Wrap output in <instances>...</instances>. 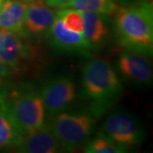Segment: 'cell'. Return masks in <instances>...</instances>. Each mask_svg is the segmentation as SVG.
Segmentation results:
<instances>
[{
	"label": "cell",
	"instance_id": "obj_1",
	"mask_svg": "<svg viewBox=\"0 0 153 153\" xmlns=\"http://www.w3.org/2000/svg\"><path fill=\"white\" fill-rule=\"evenodd\" d=\"M115 28L117 41L128 51L150 57L153 54V5L140 0L117 9Z\"/></svg>",
	"mask_w": 153,
	"mask_h": 153
},
{
	"label": "cell",
	"instance_id": "obj_2",
	"mask_svg": "<svg viewBox=\"0 0 153 153\" xmlns=\"http://www.w3.org/2000/svg\"><path fill=\"white\" fill-rule=\"evenodd\" d=\"M83 96L91 102L90 113L98 117L120 95L123 85L114 68L104 60L86 63L82 71Z\"/></svg>",
	"mask_w": 153,
	"mask_h": 153
},
{
	"label": "cell",
	"instance_id": "obj_3",
	"mask_svg": "<svg viewBox=\"0 0 153 153\" xmlns=\"http://www.w3.org/2000/svg\"><path fill=\"white\" fill-rule=\"evenodd\" d=\"M0 105L22 134L45 124L46 113L39 91L25 88L7 96L0 94Z\"/></svg>",
	"mask_w": 153,
	"mask_h": 153
},
{
	"label": "cell",
	"instance_id": "obj_4",
	"mask_svg": "<svg viewBox=\"0 0 153 153\" xmlns=\"http://www.w3.org/2000/svg\"><path fill=\"white\" fill-rule=\"evenodd\" d=\"M94 116L90 112L61 111L52 117L49 125L63 151L85 145L94 128Z\"/></svg>",
	"mask_w": 153,
	"mask_h": 153
},
{
	"label": "cell",
	"instance_id": "obj_5",
	"mask_svg": "<svg viewBox=\"0 0 153 153\" xmlns=\"http://www.w3.org/2000/svg\"><path fill=\"white\" fill-rule=\"evenodd\" d=\"M100 134L123 147H134L145 140L146 131L141 122L128 111H117L103 122Z\"/></svg>",
	"mask_w": 153,
	"mask_h": 153
},
{
	"label": "cell",
	"instance_id": "obj_6",
	"mask_svg": "<svg viewBox=\"0 0 153 153\" xmlns=\"http://www.w3.org/2000/svg\"><path fill=\"white\" fill-rule=\"evenodd\" d=\"M76 84L69 76H56L46 82L39 91L46 117L52 118L67 109L76 98Z\"/></svg>",
	"mask_w": 153,
	"mask_h": 153
},
{
	"label": "cell",
	"instance_id": "obj_7",
	"mask_svg": "<svg viewBox=\"0 0 153 153\" xmlns=\"http://www.w3.org/2000/svg\"><path fill=\"white\" fill-rule=\"evenodd\" d=\"M33 47L22 33L0 28V60L11 71H21L33 60Z\"/></svg>",
	"mask_w": 153,
	"mask_h": 153
},
{
	"label": "cell",
	"instance_id": "obj_8",
	"mask_svg": "<svg viewBox=\"0 0 153 153\" xmlns=\"http://www.w3.org/2000/svg\"><path fill=\"white\" fill-rule=\"evenodd\" d=\"M46 35L49 44L54 49L63 53L89 56L91 51L94 49L82 33L68 29L58 16L46 33Z\"/></svg>",
	"mask_w": 153,
	"mask_h": 153
},
{
	"label": "cell",
	"instance_id": "obj_9",
	"mask_svg": "<svg viewBox=\"0 0 153 153\" xmlns=\"http://www.w3.org/2000/svg\"><path fill=\"white\" fill-rule=\"evenodd\" d=\"M117 67L123 77L129 82L144 86L152 83V66L146 56L125 50L118 56Z\"/></svg>",
	"mask_w": 153,
	"mask_h": 153
},
{
	"label": "cell",
	"instance_id": "obj_10",
	"mask_svg": "<svg viewBox=\"0 0 153 153\" xmlns=\"http://www.w3.org/2000/svg\"><path fill=\"white\" fill-rule=\"evenodd\" d=\"M22 153H55L63 152L62 146L48 124L23 134L15 146Z\"/></svg>",
	"mask_w": 153,
	"mask_h": 153
},
{
	"label": "cell",
	"instance_id": "obj_11",
	"mask_svg": "<svg viewBox=\"0 0 153 153\" xmlns=\"http://www.w3.org/2000/svg\"><path fill=\"white\" fill-rule=\"evenodd\" d=\"M56 17L57 11L47 5L44 0H33L26 10L24 31L34 36L46 34Z\"/></svg>",
	"mask_w": 153,
	"mask_h": 153
},
{
	"label": "cell",
	"instance_id": "obj_12",
	"mask_svg": "<svg viewBox=\"0 0 153 153\" xmlns=\"http://www.w3.org/2000/svg\"><path fill=\"white\" fill-rule=\"evenodd\" d=\"M82 34L94 49L100 47L109 36L107 16L95 12H82Z\"/></svg>",
	"mask_w": 153,
	"mask_h": 153
},
{
	"label": "cell",
	"instance_id": "obj_13",
	"mask_svg": "<svg viewBox=\"0 0 153 153\" xmlns=\"http://www.w3.org/2000/svg\"><path fill=\"white\" fill-rule=\"evenodd\" d=\"M27 4L21 0H4L0 11V28L14 33H24Z\"/></svg>",
	"mask_w": 153,
	"mask_h": 153
},
{
	"label": "cell",
	"instance_id": "obj_14",
	"mask_svg": "<svg viewBox=\"0 0 153 153\" xmlns=\"http://www.w3.org/2000/svg\"><path fill=\"white\" fill-rule=\"evenodd\" d=\"M21 135L5 109L0 105V149L16 146Z\"/></svg>",
	"mask_w": 153,
	"mask_h": 153
},
{
	"label": "cell",
	"instance_id": "obj_15",
	"mask_svg": "<svg viewBox=\"0 0 153 153\" xmlns=\"http://www.w3.org/2000/svg\"><path fill=\"white\" fill-rule=\"evenodd\" d=\"M68 8L81 12H95L108 16L117 10L114 0H72Z\"/></svg>",
	"mask_w": 153,
	"mask_h": 153
},
{
	"label": "cell",
	"instance_id": "obj_16",
	"mask_svg": "<svg viewBox=\"0 0 153 153\" xmlns=\"http://www.w3.org/2000/svg\"><path fill=\"white\" fill-rule=\"evenodd\" d=\"M127 152V148L117 144L101 134L89 140L84 148V152L87 153H124Z\"/></svg>",
	"mask_w": 153,
	"mask_h": 153
},
{
	"label": "cell",
	"instance_id": "obj_17",
	"mask_svg": "<svg viewBox=\"0 0 153 153\" xmlns=\"http://www.w3.org/2000/svg\"><path fill=\"white\" fill-rule=\"evenodd\" d=\"M57 16L61 19L64 25L68 29L82 33L83 18L81 11L71 8H63L57 11Z\"/></svg>",
	"mask_w": 153,
	"mask_h": 153
},
{
	"label": "cell",
	"instance_id": "obj_18",
	"mask_svg": "<svg viewBox=\"0 0 153 153\" xmlns=\"http://www.w3.org/2000/svg\"><path fill=\"white\" fill-rule=\"evenodd\" d=\"M72 0H44L45 4L51 8H68L69 4L71 3Z\"/></svg>",
	"mask_w": 153,
	"mask_h": 153
},
{
	"label": "cell",
	"instance_id": "obj_19",
	"mask_svg": "<svg viewBox=\"0 0 153 153\" xmlns=\"http://www.w3.org/2000/svg\"><path fill=\"white\" fill-rule=\"evenodd\" d=\"M11 73H12V71L10 69L0 60V85L10 76Z\"/></svg>",
	"mask_w": 153,
	"mask_h": 153
},
{
	"label": "cell",
	"instance_id": "obj_20",
	"mask_svg": "<svg viewBox=\"0 0 153 153\" xmlns=\"http://www.w3.org/2000/svg\"><path fill=\"white\" fill-rule=\"evenodd\" d=\"M4 0H0V11H1V7H2V4H3Z\"/></svg>",
	"mask_w": 153,
	"mask_h": 153
},
{
	"label": "cell",
	"instance_id": "obj_21",
	"mask_svg": "<svg viewBox=\"0 0 153 153\" xmlns=\"http://www.w3.org/2000/svg\"><path fill=\"white\" fill-rule=\"evenodd\" d=\"M21 1H24V2H27V3H29V2H31V1H33V0H21Z\"/></svg>",
	"mask_w": 153,
	"mask_h": 153
}]
</instances>
